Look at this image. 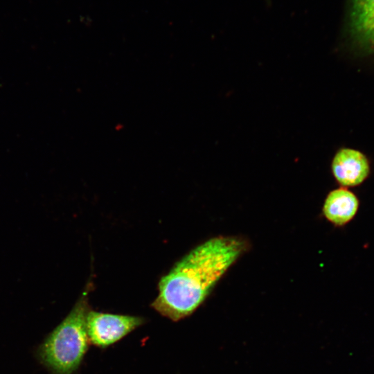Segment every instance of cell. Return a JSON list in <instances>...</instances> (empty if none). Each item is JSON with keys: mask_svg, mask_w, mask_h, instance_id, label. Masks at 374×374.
I'll list each match as a JSON object with an SVG mask.
<instances>
[{"mask_svg": "<svg viewBox=\"0 0 374 374\" xmlns=\"http://www.w3.org/2000/svg\"><path fill=\"white\" fill-rule=\"evenodd\" d=\"M332 175L344 188L361 185L370 174V165L366 157L361 152L351 148L339 149L333 157Z\"/></svg>", "mask_w": 374, "mask_h": 374, "instance_id": "277c9868", "label": "cell"}, {"mask_svg": "<svg viewBox=\"0 0 374 374\" xmlns=\"http://www.w3.org/2000/svg\"><path fill=\"white\" fill-rule=\"evenodd\" d=\"M144 319L138 316L89 311L87 329L91 344L108 347L143 325Z\"/></svg>", "mask_w": 374, "mask_h": 374, "instance_id": "3957f363", "label": "cell"}, {"mask_svg": "<svg viewBox=\"0 0 374 374\" xmlns=\"http://www.w3.org/2000/svg\"><path fill=\"white\" fill-rule=\"evenodd\" d=\"M360 202L355 193L347 188L331 190L326 196L323 213L328 221L336 226H344L356 216Z\"/></svg>", "mask_w": 374, "mask_h": 374, "instance_id": "8992f818", "label": "cell"}, {"mask_svg": "<svg viewBox=\"0 0 374 374\" xmlns=\"http://www.w3.org/2000/svg\"><path fill=\"white\" fill-rule=\"evenodd\" d=\"M90 284L66 317L46 338L38 350L40 359L53 374H73L80 366L90 344L87 317Z\"/></svg>", "mask_w": 374, "mask_h": 374, "instance_id": "7a4b0ae2", "label": "cell"}, {"mask_svg": "<svg viewBox=\"0 0 374 374\" xmlns=\"http://www.w3.org/2000/svg\"><path fill=\"white\" fill-rule=\"evenodd\" d=\"M349 29L362 48L374 52V0H351Z\"/></svg>", "mask_w": 374, "mask_h": 374, "instance_id": "5b68a950", "label": "cell"}, {"mask_svg": "<svg viewBox=\"0 0 374 374\" xmlns=\"http://www.w3.org/2000/svg\"><path fill=\"white\" fill-rule=\"evenodd\" d=\"M247 247L235 236L214 237L197 245L161 277L151 306L174 321L190 315Z\"/></svg>", "mask_w": 374, "mask_h": 374, "instance_id": "6da1fadb", "label": "cell"}]
</instances>
